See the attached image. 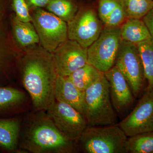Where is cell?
Returning <instances> with one entry per match:
<instances>
[{
	"instance_id": "9a60e30c",
	"label": "cell",
	"mask_w": 153,
	"mask_h": 153,
	"mask_svg": "<svg viewBox=\"0 0 153 153\" xmlns=\"http://www.w3.org/2000/svg\"><path fill=\"white\" fill-rule=\"evenodd\" d=\"M21 125L17 118L0 119V146L9 151H18Z\"/></svg>"
},
{
	"instance_id": "ba28073f",
	"label": "cell",
	"mask_w": 153,
	"mask_h": 153,
	"mask_svg": "<svg viewBox=\"0 0 153 153\" xmlns=\"http://www.w3.org/2000/svg\"><path fill=\"white\" fill-rule=\"evenodd\" d=\"M68 38L88 48L97 39L103 30L100 19L93 9L81 8L67 23Z\"/></svg>"
},
{
	"instance_id": "3957f363",
	"label": "cell",
	"mask_w": 153,
	"mask_h": 153,
	"mask_svg": "<svg viewBox=\"0 0 153 153\" xmlns=\"http://www.w3.org/2000/svg\"><path fill=\"white\" fill-rule=\"evenodd\" d=\"M83 102L88 126L117 124L118 117L111 103L109 83L104 74L84 91Z\"/></svg>"
},
{
	"instance_id": "8fae6325",
	"label": "cell",
	"mask_w": 153,
	"mask_h": 153,
	"mask_svg": "<svg viewBox=\"0 0 153 153\" xmlns=\"http://www.w3.org/2000/svg\"><path fill=\"white\" fill-rule=\"evenodd\" d=\"M109 85L111 100L118 117H125L135 105L136 99L128 82L114 66L104 73Z\"/></svg>"
},
{
	"instance_id": "52a82bcc",
	"label": "cell",
	"mask_w": 153,
	"mask_h": 153,
	"mask_svg": "<svg viewBox=\"0 0 153 153\" xmlns=\"http://www.w3.org/2000/svg\"><path fill=\"white\" fill-rule=\"evenodd\" d=\"M31 16L40 42L47 52L52 54L68 40L67 23L54 14L38 8L33 9Z\"/></svg>"
},
{
	"instance_id": "44dd1931",
	"label": "cell",
	"mask_w": 153,
	"mask_h": 153,
	"mask_svg": "<svg viewBox=\"0 0 153 153\" xmlns=\"http://www.w3.org/2000/svg\"><path fill=\"white\" fill-rule=\"evenodd\" d=\"M127 19H143L153 9V0H123Z\"/></svg>"
},
{
	"instance_id": "83f0119b",
	"label": "cell",
	"mask_w": 153,
	"mask_h": 153,
	"mask_svg": "<svg viewBox=\"0 0 153 153\" xmlns=\"http://www.w3.org/2000/svg\"><path fill=\"white\" fill-rule=\"evenodd\" d=\"M29 9H33L46 7L50 0H25Z\"/></svg>"
},
{
	"instance_id": "5bb4252c",
	"label": "cell",
	"mask_w": 153,
	"mask_h": 153,
	"mask_svg": "<svg viewBox=\"0 0 153 153\" xmlns=\"http://www.w3.org/2000/svg\"><path fill=\"white\" fill-rule=\"evenodd\" d=\"M122 40L137 45L152 40L146 25L141 19H127L120 26Z\"/></svg>"
},
{
	"instance_id": "603a6c76",
	"label": "cell",
	"mask_w": 153,
	"mask_h": 153,
	"mask_svg": "<svg viewBox=\"0 0 153 153\" xmlns=\"http://www.w3.org/2000/svg\"><path fill=\"white\" fill-rule=\"evenodd\" d=\"M127 19L125 7L123 0H120L118 4L107 18L104 24L105 27H119Z\"/></svg>"
},
{
	"instance_id": "8992f818",
	"label": "cell",
	"mask_w": 153,
	"mask_h": 153,
	"mask_svg": "<svg viewBox=\"0 0 153 153\" xmlns=\"http://www.w3.org/2000/svg\"><path fill=\"white\" fill-rule=\"evenodd\" d=\"M122 39L120 26L104 27L97 39L87 48L88 63L105 73L114 66Z\"/></svg>"
},
{
	"instance_id": "f546056e",
	"label": "cell",
	"mask_w": 153,
	"mask_h": 153,
	"mask_svg": "<svg viewBox=\"0 0 153 153\" xmlns=\"http://www.w3.org/2000/svg\"></svg>"
},
{
	"instance_id": "f1b7e54d",
	"label": "cell",
	"mask_w": 153,
	"mask_h": 153,
	"mask_svg": "<svg viewBox=\"0 0 153 153\" xmlns=\"http://www.w3.org/2000/svg\"><path fill=\"white\" fill-rule=\"evenodd\" d=\"M7 6L11 7L10 0H0V13L2 10Z\"/></svg>"
},
{
	"instance_id": "2e32d148",
	"label": "cell",
	"mask_w": 153,
	"mask_h": 153,
	"mask_svg": "<svg viewBox=\"0 0 153 153\" xmlns=\"http://www.w3.org/2000/svg\"><path fill=\"white\" fill-rule=\"evenodd\" d=\"M11 21L14 37L21 46L28 47L40 42L39 36L33 23L22 22L15 15L12 16Z\"/></svg>"
},
{
	"instance_id": "cb8c5ba5",
	"label": "cell",
	"mask_w": 153,
	"mask_h": 153,
	"mask_svg": "<svg viewBox=\"0 0 153 153\" xmlns=\"http://www.w3.org/2000/svg\"><path fill=\"white\" fill-rule=\"evenodd\" d=\"M10 1L11 8L19 20L23 22H32L30 9L25 0H10Z\"/></svg>"
},
{
	"instance_id": "ac0fdd59",
	"label": "cell",
	"mask_w": 153,
	"mask_h": 153,
	"mask_svg": "<svg viewBox=\"0 0 153 153\" xmlns=\"http://www.w3.org/2000/svg\"><path fill=\"white\" fill-rule=\"evenodd\" d=\"M126 153H153V131L128 137Z\"/></svg>"
},
{
	"instance_id": "5b68a950",
	"label": "cell",
	"mask_w": 153,
	"mask_h": 153,
	"mask_svg": "<svg viewBox=\"0 0 153 153\" xmlns=\"http://www.w3.org/2000/svg\"><path fill=\"white\" fill-rule=\"evenodd\" d=\"M114 65L125 77L134 97H140L146 88L147 80L137 45L122 40Z\"/></svg>"
},
{
	"instance_id": "7c38bea8",
	"label": "cell",
	"mask_w": 153,
	"mask_h": 153,
	"mask_svg": "<svg viewBox=\"0 0 153 153\" xmlns=\"http://www.w3.org/2000/svg\"><path fill=\"white\" fill-rule=\"evenodd\" d=\"M57 74L67 76L88 63L87 48L73 40L60 44L52 53Z\"/></svg>"
},
{
	"instance_id": "277c9868",
	"label": "cell",
	"mask_w": 153,
	"mask_h": 153,
	"mask_svg": "<svg viewBox=\"0 0 153 153\" xmlns=\"http://www.w3.org/2000/svg\"><path fill=\"white\" fill-rule=\"evenodd\" d=\"M127 138L117 124L87 126L75 143L78 152L126 153Z\"/></svg>"
},
{
	"instance_id": "e0dca14e",
	"label": "cell",
	"mask_w": 153,
	"mask_h": 153,
	"mask_svg": "<svg viewBox=\"0 0 153 153\" xmlns=\"http://www.w3.org/2000/svg\"><path fill=\"white\" fill-rule=\"evenodd\" d=\"M104 73L87 63L67 76L76 88L84 91Z\"/></svg>"
},
{
	"instance_id": "4fadbf2b",
	"label": "cell",
	"mask_w": 153,
	"mask_h": 153,
	"mask_svg": "<svg viewBox=\"0 0 153 153\" xmlns=\"http://www.w3.org/2000/svg\"><path fill=\"white\" fill-rule=\"evenodd\" d=\"M54 94L56 101L71 105L84 117V91L76 88L68 76L58 75Z\"/></svg>"
},
{
	"instance_id": "ffe728a7",
	"label": "cell",
	"mask_w": 153,
	"mask_h": 153,
	"mask_svg": "<svg viewBox=\"0 0 153 153\" xmlns=\"http://www.w3.org/2000/svg\"><path fill=\"white\" fill-rule=\"evenodd\" d=\"M137 45L142 60L147 87L153 89V41L149 40Z\"/></svg>"
},
{
	"instance_id": "30bf717a",
	"label": "cell",
	"mask_w": 153,
	"mask_h": 153,
	"mask_svg": "<svg viewBox=\"0 0 153 153\" xmlns=\"http://www.w3.org/2000/svg\"><path fill=\"white\" fill-rule=\"evenodd\" d=\"M47 111L58 129L75 142L88 126L86 119L80 112L62 102L55 100Z\"/></svg>"
},
{
	"instance_id": "d6986e66",
	"label": "cell",
	"mask_w": 153,
	"mask_h": 153,
	"mask_svg": "<svg viewBox=\"0 0 153 153\" xmlns=\"http://www.w3.org/2000/svg\"><path fill=\"white\" fill-rule=\"evenodd\" d=\"M46 7L49 12L66 23L74 18L78 11L74 0H50Z\"/></svg>"
},
{
	"instance_id": "484cf974",
	"label": "cell",
	"mask_w": 153,
	"mask_h": 153,
	"mask_svg": "<svg viewBox=\"0 0 153 153\" xmlns=\"http://www.w3.org/2000/svg\"><path fill=\"white\" fill-rule=\"evenodd\" d=\"M4 37L0 34V73L4 71L10 55L8 47Z\"/></svg>"
},
{
	"instance_id": "d4e9b609",
	"label": "cell",
	"mask_w": 153,
	"mask_h": 153,
	"mask_svg": "<svg viewBox=\"0 0 153 153\" xmlns=\"http://www.w3.org/2000/svg\"><path fill=\"white\" fill-rule=\"evenodd\" d=\"M120 1V0H99L98 16L102 24H104L107 18Z\"/></svg>"
},
{
	"instance_id": "7a4b0ae2",
	"label": "cell",
	"mask_w": 153,
	"mask_h": 153,
	"mask_svg": "<svg viewBox=\"0 0 153 153\" xmlns=\"http://www.w3.org/2000/svg\"><path fill=\"white\" fill-rule=\"evenodd\" d=\"M19 149L32 153L78 152L75 142L64 136L44 111L30 116L21 128Z\"/></svg>"
},
{
	"instance_id": "4316f807",
	"label": "cell",
	"mask_w": 153,
	"mask_h": 153,
	"mask_svg": "<svg viewBox=\"0 0 153 153\" xmlns=\"http://www.w3.org/2000/svg\"><path fill=\"white\" fill-rule=\"evenodd\" d=\"M143 20L146 25L153 41V9L143 18Z\"/></svg>"
},
{
	"instance_id": "9c48e42d",
	"label": "cell",
	"mask_w": 153,
	"mask_h": 153,
	"mask_svg": "<svg viewBox=\"0 0 153 153\" xmlns=\"http://www.w3.org/2000/svg\"><path fill=\"white\" fill-rule=\"evenodd\" d=\"M127 137L153 131V89L147 86L131 112L117 123Z\"/></svg>"
},
{
	"instance_id": "6da1fadb",
	"label": "cell",
	"mask_w": 153,
	"mask_h": 153,
	"mask_svg": "<svg viewBox=\"0 0 153 153\" xmlns=\"http://www.w3.org/2000/svg\"><path fill=\"white\" fill-rule=\"evenodd\" d=\"M23 85L38 111H47L55 102V88L58 74L52 54L44 51L29 52L22 63Z\"/></svg>"
},
{
	"instance_id": "7402d4cb",
	"label": "cell",
	"mask_w": 153,
	"mask_h": 153,
	"mask_svg": "<svg viewBox=\"0 0 153 153\" xmlns=\"http://www.w3.org/2000/svg\"><path fill=\"white\" fill-rule=\"evenodd\" d=\"M25 98L21 91L10 87L0 88V110L21 104Z\"/></svg>"
}]
</instances>
